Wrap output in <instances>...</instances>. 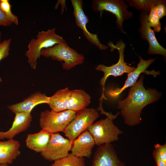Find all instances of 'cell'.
I'll use <instances>...</instances> for the list:
<instances>
[{
  "label": "cell",
  "instance_id": "ffe728a7",
  "mask_svg": "<svg viewBox=\"0 0 166 166\" xmlns=\"http://www.w3.org/2000/svg\"><path fill=\"white\" fill-rule=\"evenodd\" d=\"M84 157H78L71 153L66 157L54 161L50 166H85Z\"/></svg>",
  "mask_w": 166,
  "mask_h": 166
},
{
  "label": "cell",
  "instance_id": "484cf974",
  "mask_svg": "<svg viewBox=\"0 0 166 166\" xmlns=\"http://www.w3.org/2000/svg\"><path fill=\"white\" fill-rule=\"evenodd\" d=\"M154 147L160 159L166 164V143L164 144L157 143Z\"/></svg>",
  "mask_w": 166,
  "mask_h": 166
},
{
  "label": "cell",
  "instance_id": "83f0119b",
  "mask_svg": "<svg viewBox=\"0 0 166 166\" xmlns=\"http://www.w3.org/2000/svg\"><path fill=\"white\" fill-rule=\"evenodd\" d=\"M152 156L156 166H166V164L161 160L157 152L155 149L153 151Z\"/></svg>",
  "mask_w": 166,
  "mask_h": 166
},
{
  "label": "cell",
  "instance_id": "52a82bcc",
  "mask_svg": "<svg viewBox=\"0 0 166 166\" xmlns=\"http://www.w3.org/2000/svg\"><path fill=\"white\" fill-rule=\"evenodd\" d=\"M76 112L71 110L55 112L46 110L42 111L39 119L42 129L51 133L64 132L69 123L74 118Z\"/></svg>",
  "mask_w": 166,
  "mask_h": 166
},
{
  "label": "cell",
  "instance_id": "e0dca14e",
  "mask_svg": "<svg viewBox=\"0 0 166 166\" xmlns=\"http://www.w3.org/2000/svg\"><path fill=\"white\" fill-rule=\"evenodd\" d=\"M15 114L11 127L6 132H1L4 139H13L16 135L27 130L30 125L32 120L31 113L19 112Z\"/></svg>",
  "mask_w": 166,
  "mask_h": 166
},
{
  "label": "cell",
  "instance_id": "d4e9b609",
  "mask_svg": "<svg viewBox=\"0 0 166 166\" xmlns=\"http://www.w3.org/2000/svg\"><path fill=\"white\" fill-rule=\"evenodd\" d=\"M154 8L160 19L166 15V0H161L155 5Z\"/></svg>",
  "mask_w": 166,
  "mask_h": 166
},
{
  "label": "cell",
  "instance_id": "2e32d148",
  "mask_svg": "<svg viewBox=\"0 0 166 166\" xmlns=\"http://www.w3.org/2000/svg\"><path fill=\"white\" fill-rule=\"evenodd\" d=\"M49 97L39 92L30 95L22 102L7 106L8 109L14 113H31L36 105L48 103Z\"/></svg>",
  "mask_w": 166,
  "mask_h": 166
},
{
  "label": "cell",
  "instance_id": "7402d4cb",
  "mask_svg": "<svg viewBox=\"0 0 166 166\" xmlns=\"http://www.w3.org/2000/svg\"><path fill=\"white\" fill-rule=\"evenodd\" d=\"M12 6L9 0H0V7L8 19L15 25H18V17L14 14L11 10Z\"/></svg>",
  "mask_w": 166,
  "mask_h": 166
},
{
  "label": "cell",
  "instance_id": "4dcf8cb0",
  "mask_svg": "<svg viewBox=\"0 0 166 166\" xmlns=\"http://www.w3.org/2000/svg\"><path fill=\"white\" fill-rule=\"evenodd\" d=\"M2 33L1 31H0V44L1 42V38Z\"/></svg>",
  "mask_w": 166,
  "mask_h": 166
},
{
  "label": "cell",
  "instance_id": "44dd1931",
  "mask_svg": "<svg viewBox=\"0 0 166 166\" xmlns=\"http://www.w3.org/2000/svg\"><path fill=\"white\" fill-rule=\"evenodd\" d=\"M161 0H127L126 2L131 7L148 13L151 9Z\"/></svg>",
  "mask_w": 166,
  "mask_h": 166
},
{
  "label": "cell",
  "instance_id": "5bb4252c",
  "mask_svg": "<svg viewBox=\"0 0 166 166\" xmlns=\"http://www.w3.org/2000/svg\"><path fill=\"white\" fill-rule=\"evenodd\" d=\"M138 56L140 61L137 64V67L133 71L128 74L127 78L122 87L112 89L107 91L106 95L109 97L113 99H117L125 89L132 86L136 82L140 74L143 73H145L147 71V68L156 59L151 58L148 60H144L140 56Z\"/></svg>",
  "mask_w": 166,
  "mask_h": 166
},
{
  "label": "cell",
  "instance_id": "9c48e42d",
  "mask_svg": "<svg viewBox=\"0 0 166 166\" xmlns=\"http://www.w3.org/2000/svg\"><path fill=\"white\" fill-rule=\"evenodd\" d=\"M99 117L94 108H85L76 113L74 118L69 123L64 131L65 136L73 141L89 127Z\"/></svg>",
  "mask_w": 166,
  "mask_h": 166
},
{
  "label": "cell",
  "instance_id": "f546056e",
  "mask_svg": "<svg viewBox=\"0 0 166 166\" xmlns=\"http://www.w3.org/2000/svg\"><path fill=\"white\" fill-rule=\"evenodd\" d=\"M0 166H9V164H0Z\"/></svg>",
  "mask_w": 166,
  "mask_h": 166
},
{
  "label": "cell",
  "instance_id": "3957f363",
  "mask_svg": "<svg viewBox=\"0 0 166 166\" xmlns=\"http://www.w3.org/2000/svg\"><path fill=\"white\" fill-rule=\"evenodd\" d=\"M55 28L47 31H38L36 38H32L28 46L25 56L28 58V62L31 68L35 69L37 65V61L40 58L41 51L52 47L65 40L55 33Z\"/></svg>",
  "mask_w": 166,
  "mask_h": 166
},
{
  "label": "cell",
  "instance_id": "7c38bea8",
  "mask_svg": "<svg viewBox=\"0 0 166 166\" xmlns=\"http://www.w3.org/2000/svg\"><path fill=\"white\" fill-rule=\"evenodd\" d=\"M148 13L141 11L140 14L139 18L141 25L138 31L141 38L146 40L149 43V47L148 51L149 54H158L165 57L166 49L159 44L156 37L154 31L148 25Z\"/></svg>",
  "mask_w": 166,
  "mask_h": 166
},
{
  "label": "cell",
  "instance_id": "d6986e66",
  "mask_svg": "<svg viewBox=\"0 0 166 166\" xmlns=\"http://www.w3.org/2000/svg\"><path fill=\"white\" fill-rule=\"evenodd\" d=\"M51 134L44 129L37 133L28 134L26 140V146L37 152H41L47 146Z\"/></svg>",
  "mask_w": 166,
  "mask_h": 166
},
{
  "label": "cell",
  "instance_id": "ac0fdd59",
  "mask_svg": "<svg viewBox=\"0 0 166 166\" xmlns=\"http://www.w3.org/2000/svg\"><path fill=\"white\" fill-rule=\"evenodd\" d=\"M19 141L13 139L0 141V164H12L20 155Z\"/></svg>",
  "mask_w": 166,
  "mask_h": 166
},
{
  "label": "cell",
  "instance_id": "277c9868",
  "mask_svg": "<svg viewBox=\"0 0 166 166\" xmlns=\"http://www.w3.org/2000/svg\"><path fill=\"white\" fill-rule=\"evenodd\" d=\"M120 114V112L115 115L107 113L106 118L93 123L89 127L87 130L92 136L95 144L99 146L111 144L118 140L119 135L123 132L114 124L113 121Z\"/></svg>",
  "mask_w": 166,
  "mask_h": 166
},
{
  "label": "cell",
  "instance_id": "30bf717a",
  "mask_svg": "<svg viewBox=\"0 0 166 166\" xmlns=\"http://www.w3.org/2000/svg\"><path fill=\"white\" fill-rule=\"evenodd\" d=\"M73 141L58 133H52L50 140L41 155L45 160L55 161L67 156L71 151Z\"/></svg>",
  "mask_w": 166,
  "mask_h": 166
},
{
  "label": "cell",
  "instance_id": "6da1fadb",
  "mask_svg": "<svg viewBox=\"0 0 166 166\" xmlns=\"http://www.w3.org/2000/svg\"><path fill=\"white\" fill-rule=\"evenodd\" d=\"M144 74L140 76L139 80L131 87L126 98L118 101L117 108L124 119V123L129 126L140 124L143 108L147 105L158 101L161 93L155 89L144 86Z\"/></svg>",
  "mask_w": 166,
  "mask_h": 166
},
{
  "label": "cell",
  "instance_id": "8fae6325",
  "mask_svg": "<svg viewBox=\"0 0 166 166\" xmlns=\"http://www.w3.org/2000/svg\"><path fill=\"white\" fill-rule=\"evenodd\" d=\"M71 2L73 9V15L75 19L76 25L82 30L85 38L100 49H107L108 47L101 43L97 34L91 33L87 30L86 25L89 20L83 10L82 0H71Z\"/></svg>",
  "mask_w": 166,
  "mask_h": 166
},
{
  "label": "cell",
  "instance_id": "8992f818",
  "mask_svg": "<svg viewBox=\"0 0 166 166\" xmlns=\"http://www.w3.org/2000/svg\"><path fill=\"white\" fill-rule=\"evenodd\" d=\"M41 56L53 60L64 61L61 63L63 68L66 70L82 64L85 59L83 55L69 46L65 41L42 49Z\"/></svg>",
  "mask_w": 166,
  "mask_h": 166
},
{
  "label": "cell",
  "instance_id": "4316f807",
  "mask_svg": "<svg viewBox=\"0 0 166 166\" xmlns=\"http://www.w3.org/2000/svg\"><path fill=\"white\" fill-rule=\"evenodd\" d=\"M13 24L7 18L0 7V26H8Z\"/></svg>",
  "mask_w": 166,
  "mask_h": 166
},
{
  "label": "cell",
  "instance_id": "ba28073f",
  "mask_svg": "<svg viewBox=\"0 0 166 166\" xmlns=\"http://www.w3.org/2000/svg\"><path fill=\"white\" fill-rule=\"evenodd\" d=\"M128 7L123 0H94L92 3L93 10L99 12L101 15L104 10L114 14L116 18L117 28L122 34L126 33L123 28L124 21L133 16V13L127 10Z\"/></svg>",
  "mask_w": 166,
  "mask_h": 166
},
{
  "label": "cell",
  "instance_id": "7a4b0ae2",
  "mask_svg": "<svg viewBox=\"0 0 166 166\" xmlns=\"http://www.w3.org/2000/svg\"><path fill=\"white\" fill-rule=\"evenodd\" d=\"M90 102L91 97L84 90H70L66 88L58 90L49 97L48 104L54 112L69 110L77 113L86 108Z\"/></svg>",
  "mask_w": 166,
  "mask_h": 166
},
{
  "label": "cell",
  "instance_id": "4fadbf2b",
  "mask_svg": "<svg viewBox=\"0 0 166 166\" xmlns=\"http://www.w3.org/2000/svg\"><path fill=\"white\" fill-rule=\"evenodd\" d=\"M92 166H125L119 158L113 146L111 144L99 146L95 152Z\"/></svg>",
  "mask_w": 166,
  "mask_h": 166
},
{
  "label": "cell",
  "instance_id": "f1b7e54d",
  "mask_svg": "<svg viewBox=\"0 0 166 166\" xmlns=\"http://www.w3.org/2000/svg\"><path fill=\"white\" fill-rule=\"evenodd\" d=\"M4 139L2 135L1 132H0V140Z\"/></svg>",
  "mask_w": 166,
  "mask_h": 166
},
{
  "label": "cell",
  "instance_id": "cb8c5ba5",
  "mask_svg": "<svg viewBox=\"0 0 166 166\" xmlns=\"http://www.w3.org/2000/svg\"><path fill=\"white\" fill-rule=\"evenodd\" d=\"M11 39L3 41L0 44V61L6 58L9 55Z\"/></svg>",
  "mask_w": 166,
  "mask_h": 166
},
{
  "label": "cell",
  "instance_id": "1f68e13d",
  "mask_svg": "<svg viewBox=\"0 0 166 166\" xmlns=\"http://www.w3.org/2000/svg\"><path fill=\"white\" fill-rule=\"evenodd\" d=\"M2 81V79L1 77H0V82Z\"/></svg>",
  "mask_w": 166,
  "mask_h": 166
},
{
  "label": "cell",
  "instance_id": "603a6c76",
  "mask_svg": "<svg viewBox=\"0 0 166 166\" xmlns=\"http://www.w3.org/2000/svg\"><path fill=\"white\" fill-rule=\"evenodd\" d=\"M147 20L148 26L153 28L154 31L156 33L159 32L161 29V24L160 19L157 15L154 7L150 10L148 14Z\"/></svg>",
  "mask_w": 166,
  "mask_h": 166
},
{
  "label": "cell",
  "instance_id": "5b68a950",
  "mask_svg": "<svg viewBox=\"0 0 166 166\" xmlns=\"http://www.w3.org/2000/svg\"><path fill=\"white\" fill-rule=\"evenodd\" d=\"M108 46L110 48V51H113L117 49L119 52V58L118 62L116 64L110 66H107L104 65H98L95 69L98 71H101L104 73L103 77L100 80V84L102 87V95L99 99L100 106H102L103 99L107 100L104 92L105 85L107 78L110 76L117 77L122 75L124 73H130L136 69L134 66H131L127 65L124 61V50L126 45L122 40L120 39L116 45H114L111 42L108 43Z\"/></svg>",
  "mask_w": 166,
  "mask_h": 166
},
{
  "label": "cell",
  "instance_id": "9a60e30c",
  "mask_svg": "<svg viewBox=\"0 0 166 166\" xmlns=\"http://www.w3.org/2000/svg\"><path fill=\"white\" fill-rule=\"evenodd\" d=\"M95 144L92 136L88 130L86 131L73 141L71 153L77 157L89 158Z\"/></svg>",
  "mask_w": 166,
  "mask_h": 166
}]
</instances>
